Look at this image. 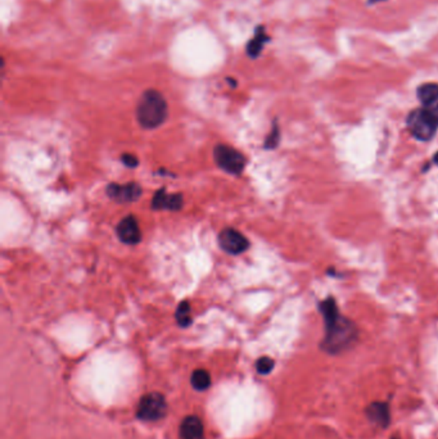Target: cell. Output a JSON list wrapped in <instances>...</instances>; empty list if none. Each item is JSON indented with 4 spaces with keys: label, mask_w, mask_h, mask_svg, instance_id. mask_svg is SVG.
Instances as JSON below:
<instances>
[{
    "label": "cell",
    "mask_w": 438,
    "mask_h": 439,
    "mask_svg": "<svg viewBox=\"0 0 438 439\" xmlns=\"http://www.w3.org/2000/svg\"><path fill=\"white\" fill-rule=\"evenodd\" d=\"M319 311L324 319V339L322 342L323 351L338 355L349 350L356 342V325L354 321L341 315L335 299L329 297L319 304Z\"/></svg>",
    "instance_id": "6da1fadb"
},
{
    "label": "cell",
    "mask_w": 438,
    "mask_h": 439,
    "mask_svg": "<svg viewBox=\"0 0 438 439\" xmlns=\"http://www.w3.org/2000/svg\"><path fill=\"white\" fill-rule=\"evenodd\" d=\"M169 107L165 96L154 90H146L137 105V119L140 126L144 128H156L161 126L167 119Z\"/></svg>",
    "instance_id": "7a4b0ae2"
},
{
    "label": "cell",
    "mask_w": 438,
    "mask_h": 439,
    "mask_svg": "<svg viewBox=\"0 0 438 439\" xmlns=\"http://www.w3.org/2000/svg\"><path fill=\"white\" fill-rule=\"evenodd\" d=\"M166 412H167L166 399L161 393L152 392L140 399L137 415L143 422H158L166 416Z\"/></svg>",
    "instance_id": "3957f363"
},
{
    "label": "cell",
    "mask_w": 438,
    "mask_h": 439,
    "mask_svg": "<svg viewBox=\"0 0 438 439\" xmlns=\"http://www.w3.org/2000/svg\"><path fill=\"white\" fill-rule=\"evenodd\" d=\"M213 157L216 165L232 175L242 174L247 163L243 154L229 145H218L213 151Z\"/></svg>",
    "instance_id": "277c9868"
},
{
    "label": "cell",
    "mask_w": 438,
    "mask_h": 439,
    "mask_svg": "<svg viewBox=\"0 0 438 439\" xmlns=\"http://www.w3.org/2000/svg\"><path fill=\"white\" fill-rule=\"evenodd\" d=\"M406 125L409 131L415 139L421 142H428L433 136L436 135L438 128L423 112L422 108H416L409 113L406 119Z\"/></svg>",
    "instance_id": "5b68a950"
},
{
    "label": "cell",
    "mask_w": 438,
    "mask_h": 439,
    "mask_svg": "<svg viewBox=\"0 0 438 439\" xmlns=\"http://www.w3.org/2000/svg\"><path fill=\"white\" fill-rule=\"evenodd\" d=\"M416 96L422 104V111L438 128V84L427 82L416 89Z\"/></svg>",
    "instance_id": "8992f818"
},
{
    "label": "cell",
    "mask_w": 438,
    "mask_h": 439,
    "mask_svg": "<svg viewBox=\"0 0 438 439\" xmlns=\"http://www.w3.org/2000/svg\"><path fill=\"white\" fill-rule=\"evenodd\" d=\"M219 244L229 255H241L250 247V241L243 234L236 229L227 228L219 234Z\"/></svg>",
    "instance_id": "52a82bcc"
},
{
    "label": "cell",
    "mask_w": 438,
    "mask_h": 439,
    "mask_svg": "<svg viewBox=\"0 0 438 439\" xmlns=\"http://www.w3.org/2000/svg\"><path fill=\"white\" fill-rule=\"evenodd\" d=\"M107 195L119 203H130L142 195V188L137 183L123 185L112 183L107 186Z\"/></svg>",
    "instance_id": "ba28073f"
},
{
    "label": "cell",
    "mask_w": 438,
    "mask_h": 439,
    "mask_svg": "<svg viewBox=\"0 0 438 439\" xmlns=\"http://www.w3.org/2000/svg\"><path fill=\"white\" fill-rule=\"evenodd\" d=\"M116 232L119 239L129 246L138 244L142 240V232L139 228L138 220L134 216H126L125 218H122L120 224L116 228Z\"/></svg>",
    "instance_id": "9c48e42d"
},
{
    "label": "cell",
    "mask_w": 438,
    "mask_h": 439,
    "mask_svg": "<svg viewBox=\"0 0 438 439\" xmlns=\"http://www.w3.org/2000/svg\"><path fill=\"white\" fill-rule=\"evenodd\" d=\"M183 204H184V200L181 194H169L165 188L156 193L152 200V208L156 211H160V209L179 211L183 207Z\"/></svg>",
    "instance_id": "30bf717a"
},
{
    "label": "cell",
    "mask_w": 438,
    "mask_h": 439,
    "mask_svg": "<svg viewBox=\"0 0 438 439\" xmlns=\"http://www.w3.org/2000/svg\"><path fill=\"white\" fill-rule=\"evenodd\" d=\"M181 439H204L203 424L197 416H187L180 425Z\"/></svg>",
    "instance_id": "8fae6325"
},
{
    "label": "cell",
    "mask_w": 438,
    "mask_h": 439,
    "mask_svg": "<svg viewBox=\"0 0 438 439\" xmlns=\"http://www.w3.org/2000/svg\"><path fill=\"white\" fill-rule=\"evenodd\" d=\"M366 414L373 423L379 425L382 428H387L390 424V408L384 402H374L366 410Z\"/></svg>",
    "instance_id": "7c38bea8"
},
{
    "label": "cell",
    "mask_w": 438,
    "mask_h": 439,
    "mask_svg": "<svg viewBox=\"0 0 438 439\" xmlns=\"http://www.w3.org/2000/svg\"><path fill=\"white\" fill-rule=\"evenodd\" d=\"M269 40H270V38L266 35L264 27H260V29L256 31L255 38H253V39L250 41V44L247 45V53H248V56L251 57V58H256V57L260 56L261 52H262V49H264V45H265L266 43H269Z\"/></svg>",
    "instance_id": "4fadbf2b"
},
{
    "label": "cell",
    "mask_w": 438,
    "mask_h": 439,
    "mask_svg": "<svg viewBox=\"0 0 438 439\" xmlns=\"http://www.w3.org/2000/svg\"><path fill=\"white\" fill-rule=\"evenodd\" d=\"M190 383L193 385L195 391H206L210 388L211 385V376L210 373L203 370V369H198L193 371L192 378H190Z\"/></svg>",
    "instance_id": "5bb4252c"
},
{
    "label": "cell",
    "mask_w": 438,
    "mask_h": 439,
    "mask_svg": "<svg viewBox=\"0 0 438 439\" xmlns=\"http://www.w3.org/2000/svg\"><path fill=\"white\" fill-rule=\"evenodd\" d=\"M175 318L178 321L179 325L183 327H187L192 324V308H190V304L188 301H183L181 304H179L176 312H175Z\"/></svg>",
    "instance_id": "9a60e30c"
},
{
    "label": "cell",
    "mask_w": 438,
    "mask_h": 439,
    "mask_svg": "<svg viewBox=\"0 0 438 439\" xmlns=\"http://www.w3.org/2000/svg\"><path fill=\"white\" fill-rule=\"evenodd\" d=\"M279 140H280V130H279V126H278V122L274 121L271 133L269 134L266 140H265V144H264L265 149H275L278 144H279Z\"/></svg>",
    "instance_id": "2e32d148"
},
{
    "label": "cell",
    "mask_w": 438,
    "mask_h": 439,
    "mask_svg": "<svg viewBox=\"0 0 438 439\" xmlns=\"http://www.w3.org/2000/svg\"><path fill=\"white\" fill-rule=\"evenodd\" d=\"M274 365H275L274 359L264 356V357L257 359V362H256V370H257V373L261 374V375H268V374H270V373L273 371Z\"/></svg>",
    "instance_id": "e0dca14e"
},
{
    "label": "cell",
    "mask_w": 438,
    "mask_h": 439,
    "mask_svg": "<svg viewBox=\"0 0 438 439\" xmlns=\"http://www.w3.org/2000/svg\"><path fill=\"white\" fill-rule=\"evenodd\" d=\"M122 163L126 166V168H135L139 165V161L134 154H130V153H125V154H122Z\"/></svg>",
    "instance_id": "ac0fdd59"
},
{
    "label": "cell",
    "mask_w": 438,
    "mask_h": 439,
    "mask_svg": "<svg viewBox=\"0 0 438 439\" xmlns=\"http://www.w3.org/2000/svg\"><path fill=\"white\" fill-rule=\"evenodd\" d=\"M382 1H386V0H368V4L373 6V4H378V3H382Z\"/></svg>",
    "instance_id": "d6986e66"
},
{
    "label": "cell",
    "mask_w": 438,
    "mask_h": 439,
    "mask_svg": "<svg viewBox=\"0 0 438 439\" xmlns=\"http://www.w3.org/2000/svg\"><path fill=\"white\" fill-rule=\"evenodd\" d=\"M433 161H435V162H436V163H437L438 165V152L436 153L435 156H433Z\"/></svg>",
    "instance_id": "ffe728a7"
}]
</instances>
